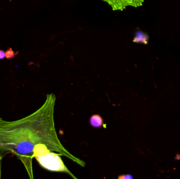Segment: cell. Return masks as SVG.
<instances>
[{"mask_svg": "<svg viewBox=\"0 0 180 179\" xmlns=\"http://www.w3.org/2000/svg\"><path fill=\"white\" fill-rule=\"evenodd\" d=\"M54 94H47L44 104L29 115L17 120H4L0 118V160L11 153L21 161L29 177L34 179L32 159L34 147L44 144L52 151L78 163H85L69 153L59 140L54 121Z\"/></svg>", "mask_w": 180, "mask_h": 179, "instance_id": "cell-1", "label": "cell"}, {"mask_svg": "<svg viewBox=\"0 0 180 179\" xmlns=\"http://www.w3.org/2000/svg\"><path fill=\"white\" fill-rule=\"evenodd\" d=\"M61 156L60 153H53L49 149L44 153L34 158L42 167L48 171L66 173L69 174L73 179H77V177L70 172L64 164L61 159Z\"/></svg>", "mask_w": 180, "mask_h": 179, "instance_id": "cell-2", "label": "cell"}, {"mask_svg": "<svg viewBox=\"0 0 180 179\" xmlns=\"http://www.w3.org/2000/svg\"><path fill=\"white\" fill-rule=\"evenodd\" d=\"M111 6L113 11H122L126 7H137L142 6L144 0H102Z\"/></svg>", "mask_w": 180, "mask_h": 179, "instance_id": "cell-3", "label": "cell"}, {"mask_svg": "<svg viewBox=\"0 0 180 179\" xmlns=\"http://www.w3.org/2000/svg\"><path fill=\"white\" fill-rule=\"evenodd\" d=\"M90 124L93 127H101L103 125V120L99 115H94L91 116L90 119Z\"/></svg>", "mask_w": 180, "mask_h": 179, "instance_id": "cell-4", "label": "cell"}, {"mask_svg": "<svg viewBox=\"0 0 180 179\" xmlns=\"http://www.w3.org/2000/svg\"><path fill=\"white\" fill-rule=\"evenodd\" d=\"M148 40V36L144 35V34L141 32V34H138L137 37H135V39L133 41L136 42H142L143 43L147 44Z\"/></svg>", "mask_w": 180, "mask_h": 179, "instance_id": "cell-5", "label": "cell"}, {"mask_svg": "<svg viewBox=\"0 0 180 179\" xmlns=\"http://www.w3.org/2000/svg\"><path fill=\"white\" fill-rule=\"evenodd\" d=\"M17 53L18 52L14 53L13 50H12V49L10 48V49H9L7 50V52H5V57L7 59H14Z\"/></svg>", "mask_w": 180, "mask_h": 179, "instance_id": "cell-6", "label": "cell"}, {"mask_svg": "<svg viewBox=\"0 0 180 179\" xmlns=\"http://www.w3.org/2000/svg\"><path fill=\"white\" fill-rule=\"evenodd\" d=\"M133 177L131 174H124V175H121L118 177L119 179H133Z\"/></svg>", "mask_w": 180, "mask_h": 179, "instance_id": "cell-7", "label": "cell"}, {"mask_svg": "<svg viewBox=\"0 0 180 179\" xmlns=\"http://www.w3.org/2000/svg\"><path fill=\"white\" fill-rule=\"evenodd\" d=\"M5 57V53L3 50H0V59H4Z\"/></svg>", "mask_w": 180, "mask_h": 179, "instance_id": "cell-8", "label": "cell"}]
</instances>
